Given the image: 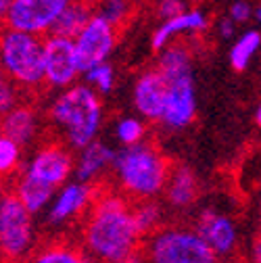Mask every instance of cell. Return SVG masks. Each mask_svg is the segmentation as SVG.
I'll list each match as a JSON object with an SVG mask.
<instances>
[{"label":"cell","instance_id":"cell-1","mask_svg":"<svg viewBox=\"0 0 261 263\" xmlns=\"http://www.w3.org/2000/svg\"><path fill=\"white\" fill-rule=\"evenodd\" d=\"M144 234L134 217L132 201L123 192L99 190L82 217L80 245L94 263H117L142 249Z\"/></svg>","mask_w":261,"mask_h":263},{"label":"cell","instance_id":"cell-7","mask_svg":"<svg viewBox=\"0 0 261 263\" xmlns=\"http://www.w3.org/2000/svg\"><path fill=\"white\" fill-rule=\"evenodd\" d=\"M142 255L148 263H217V255L194 226H161L144 236Z\"/></svg>","mask_w":261,"mask_h":263},{"label":"cell","instance_id":"cell-22","mask_svg":"<svg viewBox=\"0 0 261 263\" xmlns=\"http://www.w3.org/2000/svg\"><path fill=\"white\" fill-rule=\"evenodd\" d=\"M84 84H88L94 92H99L101 96H109L115 90L117 84V71L109 61L103 63H96L92 67L84 69Z\"/></svg>","mask_w":261,"mask_h":263},{"label":"cell","instance_id":"cell-6","mask_svg":"<svg viewBox=\"0 0 261 263\" xmlns=\"http://www.w3.org/2000/svg\"><path fill=\"white\" fill-rule=\"evenodd\" d=\"M0 67L19 90L44 86V36L13 27L0 29Z\"/></svg>","mask_w":261,"mask_h":263},{"label":"cell","instance_id":"cell-16","mask_svg":"<svg viewBox=\"0 0 261 263\" xmlns=\"http://www.w3.org/2000/svg\"><path fill=\"white\" fill-rule=\"evenodd\" d=\"M115 151L105 144L103 140H92L90 144H86L84 148L78 151L76 157V167H73V176L78 180L96 184L101 182V178L107 172H113V163H115Z\"/></svg>","mask_w":261,"mask_h":263},{"label":"cell","instance_id":"cell-31","mask_svg":"<svg viewBox=\"0 0 261 263\" xmlns=\"http://www.w3.org/2000/svg\"><path fill=\"white\" fill-rule=\"evenodd\" d=\"M251 263H261V230L255 234L251 245Z\"/></svg>","mask_w":261,"mask_h":263},{"label":"cell","instance_id":"cell-37","mask_svg":"<svg viewBox=\"0 0 261 263\" xmlns=\"http://www.w3.org/2000/svg\"><path fill=\"white\" fill-rule=\"evenodd\" d=\"M132 3H136V0H132Z\"/></svg>","mask_w":261,"mask_h":263},{"label":"cell","instance_id":"cell-26","mask_svg":"<svg viewBox=\"0 0 261 263\" xmlns=\"http://www.w3.org/2000/svg\"><path fill=\"white\" fill-rule=\"evenodd\" d=\"M113 134L121 146H134V144L146 140V123L142 117L125 115V117L117 119V123L113 127Z\"/></svg>","mask_w":261,"mask_h":263},{"label":"cell","instance_id":"cell-15","mask_svg":"<svg viewBox=\"0 0 261 263\" xmlns=\"http://www.w3.org/2000/svg\"><path fill=\"white\" fill-rule=\"evenodd\" d=\"M209 29V17L201 9H186L170 19H163L161 25L153 31L151 36V46L153 50H163L165 46L178 42L180 38L186 36H199Z\"/></svg>","mask_w":261,"mask_h":263},{"label":"cell","instance_id":"cell-32","mask_svg":"<svg viewBox=\"0 0 261 263\" xmlns=\"http://www.w3.org/2000/svg\"><path fill=\"white\" fill-rule=\"evenodd\" d=\"M13 3H15V0H0V23L7 21V15L11 13Z\"/></svg>","mask_w":261,"mask_h":263},{"label":"cell","instance_id":"cell-30","mask_svg":"<svg viewBox=\"0 0 261 263\" xmlns=\"http://www.w3.org/2000/svg\"><path fill=\"white\" fill-rule=\"evenodd\" d=\"M236 27H238V23L226 13V15L217 21V34H219L221 38H232V36L236 34Z\"/></svg>","mask_w":261,"mask_h":263},{"label":"cell","instance_id":"cell-24","mask_svg":"<svg viewBox=\"0 0 261 263\" xmlns=\"http://www.w3.org/2000/svg\"><path fill=\"white\" fill-rule=\"evenodd\" d=\"M132 13H134L132 0H96L94 3V15L115 25L117 29L129 21Z\"/></svg>","mask_w":261,"mask_h":263},{"label":"cell","instance_id":"cell-36","mask_svg":"<svg viewBox=\"0 0 261 263\" xmlns=\"http://www.w3.org/2000/svg\"><path fill=\"white\" fill-rule=\"evenodd\" d=\"M259 205H261V192H259Z\"/></svg>","mask_w":261,"mask_h":263},{"label":"cell","instance_id":"cell-27","mask_svg":"<svg viewBox=\"0 0 261 263\" xmlns=\"http://www.w3.org/2000/svg\"><path fill=\"white\" fill-rule=\"evenodd\" d=\"M19 103V86L0 67V117Z\"/></svg>","mask_w":261,"mask_h":263},{"label":"cell","instance_id":"cell-14","mask_svg":"<svg viewBox=\"0 0 261 263\" xmlns=\"http://www.w3.org/2000/svg\"><path fill=\"white\" fill-rule=\"evenodd\" d=\"M165 98H167V82L159 71V67L144 69L132 88V103L136 113L144 121L161 123L163 111H165Z\"/></svg>","mask_w":261,"mask_h":263},{"label":"cell","instance_id":"cell-5","mask_svg":"<svg viewBox=\"0 0 261 263\" xmlns=\"http://www.w3.org/2000/svg\"><path fill=\"white\" fill-rule=\"evenodd\" d=\"M157 67L167 82V98L161 125L170 132H182L197 117V86H194L192 52L188 44L178 40L159 50Z\"/></svg>","mask_w":261,"mask_h":263},{"label":"cell","instance_id":"cell-3","mask_svg":"<svg viewBox=\"0 0 261 263\" xmlns=\"http://www.w3.org/2000/svg\"><path fill=\"white\" fill-rule=\"evenodd\" d=\"M48 117L63 134L65 144L71 151H80L99 138L103 129L105 109L101 94L84 82L59 90L48 107Z\"/></svg>","mask_w":261,"mask_h":263},{"label":"cell","instance_id":"cell-20","mask_svg":"<svg viewBox=\"0 0 261 263\" xmlns=\"http://www.w3.org/2000/svg\"><path fill=\"white\" fill-rule=\"evenodd\" d=\"M94 17V5L86 0H69L67 7L59 15L54 27L50 34L65 36V38H76L80 31L88 25V21Z\"/></svg>","mask_w":261,"mask_h":263},{"label":"cell","instance_id":"cell-38","mask_svg":"<svg viewBox=\"0 0 261 263\" xmlns=\"http://www.w3.org/2000/svg\"><path fill=\"white\" fill-rule=\"evenodd\" d=\"M217 263H219V261H217Z\"/></svg>","mask_w":261,"mask_h":263},{"label":"cell","instance_id":"cell-11","mask_svg":"<svg viewBox=\"0 0 261 263\" xmlns=\"http://www.w3.org/2000/svg\"><path fill=\"white\" fill-rule=\"evenodd\" d=\"M69 0H15L5 25L36 36H48Z\"/></svg>","mask_w":261,"mask_h":263},{"label":"cell","instance_id":"cell-35","mask_svg":"<svg viewBox=\"0 0 261 263\" xmlns=\"http://www.w3.org/2000/svg\"><path fill=\"white\" fill-rule=\"evenodd\" d=\"M255 123L261 127V103H259V107H257V111H255Z\"/></svg>","mask_w":261,"mask_h":263},{"label":"cell","instance_id":"cell-19","mask_svg":"<svg viewBox=\"0 0 261 263\" xmlns=\"http://www.w3.org/2000/svg\"><path fill=\"white\" fill-rule=\"evenodd\" d=\"M25 263H94L82 245L69 240H52L29 253Z\"/></svg>","mask_w":261,"mask_h":263},{"label":"cell","instance_id":"cell-33","mask_svg":"<svg viewBox=\"0 0 261 263\" xmlns=\"http://www.w3.org/2000/svg\"><path fill=\"white\" fill-rule=\"evenodd\" d=\"M117 263H148V261L144 259V255H142V253H134V255H129V257H125V259L117 261Z\"/></svg>","mask_w":261,"mask_h":263},{"label":"cell","instance_id":"cell-23","mask_svg":"<svg viewBox=\"0 0 261 263\" xmlns=\"http://www.w3.org/2000/svg\"><path fill=\"white\" fill-rule=\"evenodd\" d=\"M23 167V146L0 132V180L15 178Z\"/></svg>","mask_w":261,"mask_h":263},{"label":"cell","instance_id":"cell-21","mask_svg":"<svg viewBox=\"0 0 261 263\" xmlns=\"http://www.w3.org/2000/svg\"><path fill=\"white\" fill-rule=\"evenodd\" d=\"M261 48V31L247 29L230 46V65L236 71H245Z\"/></svg>","mask_w":261,"mask_h":263},{"label":"cell","instance_id":"cell-13","mask_svg":"<svg viewBox=\"0 0 261 263\" xmlns=\"http://www.w3.org/2000/svg\"><path fill=\"white\" fill-rule=\"evenodd\" d=\"M194 228L199 230V234L205 238V242L213 249L217 259H228L232 257L238 249V228L232 215H228L221 209L209 207L203 209L194 221Z\"/></svg>","mask_w":261,"mask_h":263},{"label":"cell","instance_id":"cell-29","mask_svg":"<svg viewBox=\"0 0 261 263\" xmlns=\"http://www.w3.org/2000/svg\"><path fill=\"white\" fill-rule=\"evenodd\" d=\"M253 11H255V7L249 0H234L230 9H228V15L240 25V23H247L249 19H253Z\"/></svg>","mask_w":261,"mask_h":263},{"label":"cell","instance_id":"cell-28","mask_svg":"<svg viewBox=\"0 0 261 263\" xmlns=\"http://www.w3.org/2000/svg\"><path fill=\"white\" fill-rule=\"evenodd\" d=\"M186 0H157L155 3V11L161 19H170L182 11H186Z\"/></svg>","mask_w":261,"mask_h":263},{"label":"cell","instance_id":"cell-8","mask_svg":"<svg viewBox=\"0 0 261 263\" xmlns=\"http://www.w3.org/2000/svg\"><path fill=\"white\" fill-rule=\"evenodd\" d=\"M36 215L15 190H0V259L25 261L36 249Z\"/></svg>","mask_w":261,"mask_h":263},{"label":"cell","instance_id":"cell-2","mask_svg":"<svg viewBox=\"0 0 261 263\" xmlns=\"http://www.w3.org/2000/svg\"><path fill=\"white\" fill-rule=\"evenodd\" d=\"M73 167L76 159L67 144L57 140L44 142L23 163L21 172L15 176L13 190L34 215L44 213L54 192L71 180Z\"/></svg>","mask_w":261,"mask_h":263},{"label":"cell","instance_id":"cell-25","mask_svg":"<svg viewBox=\"0 0 261 263\" xmlns=\"http://www.w3.org/2000/svg\"><path fill=\"white\" fill-rule=\"evenodd\" d=\"M132 209H134L136 223H138L140 232L144 236L155 232L157 228H161V223H163V207H161V203H157V199L132 201Z\"/></svg>","mask_w":261,"mask_h":263},{"label":"cell","instance_id":"cell-12","mask_svg":"<svg viewBox=\"0 0 261 263\" xmlns=\"http://www.w3.org/2000/svg\"><path fill=\"white\" fill-rule=\"evenodd\" d=\"M82 67L88 69L96 63L109 61L117 46V27L101 17H92L88 25L73 38Z\"/></svg>","mask_w":261,"mask_h":263},{"label":"cell","instance_id":"cell-4","mask_svg":"<svg viewBox=\"0 0 261 263\" xmlns=\"http://www.w3.org/2000/svg\"><path fill=\"white\" fill-rule=\"evenodd\" d=\"M170 172V159L148 140L134 146H121L113 163L115 184L129 201L157 199L165 190Z\"/></svg>","mask_w":261,"mask_h":263},{"label":"cell","instance_id":"cell-10","mask_svg":"<svg viewBox=\"0 0 261 263\" xmlns=\"http://www.w3.org/2000/svg\"><path fill=\"white\" fill-rule=\"evenodd\" d=\"M99 188L96 184L84 182V180H69L65 182L52 196L50 205L44 211L46 223L57 230V228H65L73 221H82V217L86 215V211L90 209V205L94 203Z\"/></svg>","mask_w":261,"mask_h":263},{"label":"cell","instance_id":"cell-9","mask_svg":"<svg viewBox=\"0 0 261 263\" xmlns=\"http://www.w3.org/2000/svg\"><path fill=\"white\" fill-rule=\"evenodd\" d=\"M84 67L80 63L73 38L48 34L44 38V86L65 90L80 82Z\"/></svg>","mask_w":261,"mask_h":263},{"label":"cell","instance_id":"cell-17","mask_svg":"<svg viewBox=\"0 0 261 263\" xmlns=\"http://www.w3.org/2000/svg\"><path fill=\"white\" fill-rule=\"evenodd\" d=\"M0 132L13 138L15 142H19L23 148L34 144L42 132L38 111L31 105L17 103L11 111H7L0 117Z\"/></svg>","mask_w":261,"mask_h":263},{"label":"cell","instance_id":"cell-34","mask_svg":"<svg viewBox=\"0 0 261 263\" xmlns=\"http://www.w3.org/2000/svg\"><path fill=\"white\" fill-rule=\"evenodd\" d=\"M253 17H255V19H257V21L261 23V3H259V5L255 7V11H253Z\"/></svg>","mask_w":261,"mask_h":263},{"label":"cell","instance_id":"cell-18","mask_svg":"<svg viewBox=\"0 0 261 263\" xmlns=\"http://www.w3.org/2000/svg\"><path fill=\"white\" fill-rule=\"evenodd\" d=\"M199 178L188 165H172L167 184H165V201L174 209H188L199 199Z\"/></svg>","mask_w":261,"mask_h":263}]
</instances>
